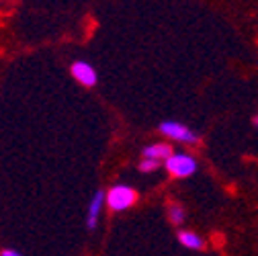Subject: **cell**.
Instances as JSON below:
<instances>
[{"label": "cell", "mask_w": 258, "mask_h": 256, "mask_svg": "<svg viewBox=\"0 0 258 256\" xmlns=\"http://www.w3.org/2000/svg\"><path fill=\"white\" fill-rule=\"evenodd\" d=\"M140 199V193L134 188V186H129V184H113L109 190H107V195H105V203L111 211L119 213V211H125V209H132Z\"/></svg>", "instance_id": "obj_1"}, {"label": "cell", "mask_w": 258, "mask_h": 256, "mask_svg": "<svg viewBox=\"0 0 258 256\" xmlns=\"http://www.w3.org/2000/svg\"><path fill=\"white\" fill-rule=\"evenodd\" d=\"M158 130L164 138H168L172 142H180V144H188V146H195L201 142V136L197 132H192L190 127H186L184 123H178V121H162L158 125Z\"/></svg>", "instance_id": "obj_2"}, {"label": "cell", "mask_w": 258, "mask_h": 256, "mask_svg": "<svg viewBox=\"0 0 258 256\" xmlns=\"http://www.w3.org/2000/svg\"><path fill=\"white\" fill-rule=\"evenodd\" d=\"M164 168L174 178H186L197 172V160L184 152H174L164 162Z\"/></svg>", "instance_id": "obj_3"}, {"label": "cell", "mask_w": 258, "mask_h": 256, "mask_svg": "<svg viewBox=\"0 0 258 256\" xmlns=\"http://www.w3.org/2000/svg\"><path fill=\"white\" fill-rule=\"evenodd\" d=\"M70 72H72V78H74L78 84L86 86V88L96 86V82H99V74H96V70L90 66L88 61H82V59L74 61L72 68H70Z\"/></svg>", "instance_id": "obj_4"}, {"label": "cell", "mask_w": 258, "mask_h": 256, "mask_svg": "<svg viewBox=\"0 0 258 256\" xmlns=\"http://www.w3.org/2000/svg\"><path fill=\"white\" fill-rule=\"evenodd\" d=\"M105 195H107L105 190H96L88 203V213H86V228L88 230H94L96 223H99V215H101V209L105 205Z\"/></svg>", "instance_id": "obj_5"}, {"label": "cell", "mask_w": 258, "mask_h": 256, "mask_svg": "<svg viewBox=\"0 0 258 256\" xmlns=\"http://www.w3.org/2000/svg\"><path fill=\"white\" fill-rule=\"evenodd\" d=\"M172 154H174V150L170 144H150L142 152V156L146 160H158V162H166Z\"/></svg>", "instance_id": "obj_6"}, {"label": "cell", "mask_w": 258, "mask_h": 256, "mask_svg": "<svg viewBox=\"0 0 258 256\" xmlns=\"http://www.w3.org/2000/svg\"><path fill=\"white\" fill-rule=\"evenodd\" d=\"M178 242H180L184 248H188V250H201V248L205 246V242H203V238H201L199 234L188 232V230L178 232Z\"/></svg>", "instance_id": "obj_7"}, {"label": "cell", "mask_w": 258, "mask_h": 256, "mask_svg": "<svg viewBox=\"0 0 258 256\" xmlns=\"http://www.w3.org/2000/svg\"><path fill=\"white\" fill-rule=\"evenodd\" d=\"M168 217H170V221L174 223V226H182V223L186 221V211L180 203L172 201V203H168Z\"/></svg>", "instance_id": "obj_8"}, {"label": "cell", "mask_w": 258, "mask_h": 256, "mask_svg": "<svg viewBox=\"0 0 258 256\" xmlns=\"http://www.w3.org/2000/svg\"><path fill=\"white\" fill-rule=\"evenodd\" d=\"M162 164H164V162H158V160H146V158H144L138 168H140V172H156Z\"/></svg>", "instance_id": "obj_9"}, {"label": "cell", "mask_w": 258, "mask_h": 256, "mask_svg": "<svg viewBox=\"0 0 258 256\" xmlns=\"http://www.w3.org/2000/svg\"><path fill=\"white\" fill-rule=\"evenodd\" d=\"M0 256H23V254H21V252H17V250H13V248H7V250L0 252Z\"/></svg>", "instance_id": "obj_10"}, {"label": "cell", "mask_w": 258, "mask_h": 256, "mask_svg": "<svg viewBox=\"0 0 258 256\" xmlns=\"http://www.w3.org/2000/svg\"><path fill=\"white\" fill-rule=\"evenodd\" d=\"M252 123H254V125H256V127H258V115H256V117H254V119H252Z\"/></svg>", "instance_id": "obj_11"}]
</instances>
